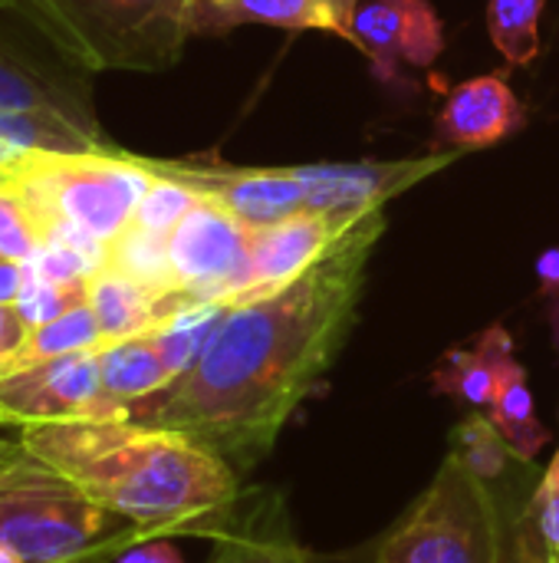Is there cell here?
I'll return each instance as SVG.
<instances>
[{"mask_svg": "<svg viewBox=\"0 0 559 563\" xmlns=\"http://www.w3.org/2000/svg\"><path fill=\"white\" fill-rule=\"evenodd\" d=\"M382 234L379 208L283 290L231 307L201 360L168 389L128 406V419L201 442L241 478L254 472L343 353Z\"/></svg>", "mask_w": 559, "mask_h": 563, "instance_id": "cell-1", "label": "cell"}, {"mask_svg": "<svg viewBox=\"0 0 559 563\" xmlns=\"http://www.w3.org/2000/svg\"><path fill=\"white\" fill-rule=\"evenodd\" d=\"M16 442L99 508L155 538H217L244 498L241 475L221 455L132 419L23 426Z\"/></svg>", "mask_w": 559, "mask_h": 563, "instance_id": "cell-2", "label": "cell"}, {"mask_svg": "<svg viewBox=\"0 0 559 563\" xmlns=\"http://www.w3.org/2000/svg\"><path fill=\"white\" fill-rule=\"evenodd\" d=\"M148 538L23 445L0 462V548L20 563H105Z\"/></svg>", "mask_w": 559, "mask_h": 563, "instance_id": "cell-3", "label": "cell"}, {"mask_svg": "<svg viewBox=\"0 0 559 563\" xmlns=\"http://www.w3.org/2000/svg\"><path fill=\"white\" fill-rule=\"evenodd\" d=\"M86 73H158L181 59L191 0H20Z\"/></svg>", "mask_w": 559, "mask_h": 563, "instance_id": "cell-4", "label": "cell"}, {"mask_svg": "<svg viewBox=\"0 0 559 563\" xmlns=\"http://www.w3.org/2000/svg\"><path fill=\"white\" fill-rule=\"evenodd\" d=\"M30 205L36 228L46 218H69L105 244L125 231L138 201L155 181L145 155L109 145L99 148H36L0 172Z\"/></svg>", "mask_w": 559, "mask_h": 563, "instance_id": "cell-5", "label": "cell"}, {"mask_svg": "<svg viewBox=\"0 0 559 563\" xmlns=\"http://www.w3.org/2000/svg\"><path fill=\"white\" fill-rule=\"evenodd\" d=\"M369 563H501L488 488L448 452L432 485L376 541Z\"/></svg>", "mask_w": 559, "mask_h": 563, "instance_id": "cell-6", "label": "cell"}, {"mask_svg": "<svg viewBox=\"0 0 559 563\" xmlns=\"http://www.w3.org/2000/svg\"><path fill=\"white\" fill-rule=\"evenodd\" d=\"M89 76L20 0H0V112L59 119L102 142Z\"/></svg>", "mask_w": 559, "mask_h": 563, "instance_id": "cell-7", "label": "cell"}, {"mask_svg": "<svg viewBox=\"0 0 559 563\" xmlns=\"http://www.w3.org/2000/svg\"><path fill=\"white\" fill-rule=\"evenodd\" d=\"M0 419L3 426L23 429L43 422L128 419V409L105 393L99 350H82L0 376Z\"/></svg>", "mask_w": 559, "mask_h": 563, "instance_id": "cell-8", "label": "cell"}, {"mask_svg": "<svg viewBox=\"0 0 559 563\" xmlns=\"http://www.w3.org/2000/svg\"><path fill=\"white\" fill-rule=\"evenodd\" d=\"M254 231L217 201L201 198L168 238L178 290L191 300L237 303L247 284Z\"/></svg>", "mask_w": 559, "mask_h": 563, "instance_id": "cell-9", "label": "cell"}, {"mask_svg": "<svg viewBox=\"0 0 559 563\" xmlns=\"http://www.w3.org/2000/svg\"><path fill=\"white\" fill-rule=\"evenodd\" d=\"M461 152H432L422 158H399V162H320V165H297V178L306 191V208L329 214L343 228L359 221L369 211L385 208L395 195L409 191L412 185L438 175L441 168L455 165Z\"/></svg>", "mask_w": 559, "mask_h": 563, "instance_id": "cell-10", "label": "cell"}, {"mask_svg": "<svg viewBox=\"0 0 559 563\" xmlns=\"http://www.w3.org/2000/svg\"><path fill=\"white\" fill-rule=\"evenodd\" d=\"M152 172L171 175L201 198L217 201L250 231L270 228L306 208L303 181L293 168H237L217 158H145Z\"/></svg>", "mask_w": 559, "mask_h": 563, "instance_id": "cell-11", "label": "cell"}, {"mask_svg": "<svg viewBox=\"0 0 559 563\" xmlns=\"http://www.w3.org/2000/svg\"><path fill=\"white\" fill-rule=\"evenodd\" d=\"M346 228L333 221L329 214L320 211H297L293 218H283L270 228L254 231L250 241V267H247V284L244 294L237 297L234 307L270 297L303 277L343 234Z\"/></svg>", "mask_w": 559, "mask_h": 563, "instance_id": "cell-12", "label": "cell"}, {"mask_svg": "<svg viewBox=\"0 0 559 563\" xmlns=\"http://www.w3.org/2000/svg\"><path fill=\"white\" fill-rule=\"evenodd\" d=\"M527 112L507 73H484L455 86L435 119V152H474L511 139Z\"/></svg>", "mask_w": 559, "mask_h": 563, "instance_id": "cell-13", "label": "cell"}, {"mask_svg": "<svg viewBox=\"0 0 559 563\" xmlns=\"http://www.w3.org/2000/svg\"><path fill=\"white\" fill-rule=\"evenodd\" d=\"M362 0H191V36H221L234 26L264 23L283 30H320L356 43V10Z\"/></svg>", "mask_w": 559, "mask_h": 563, "instance_id": "cell-14", "label": "cell"}, {"mask_svg": "<svg viewBox=\"0 0 559 563\" xmlns=\"http://www.w3.org/2000/svg\"><path fill=\"white\" fill-rule=\"evenodd\" d=\"M214 541L217 548L208 563H310L293 538L280 495H257L254 505L241 498L234 518Z\"/></svg>", "mask_w": 559, "mask_h": 563, "instance_id": "cell-15", "label": "cell"}, {"mask_svg": "<svg viewBox=\"0 0 559 563\" xmlns=\"http://www.w3.org/2000/svg\"><path fill=\"white\" fill-rule=\"evenodd\" d=\"M481 485L488 488L494 505L501 563H554V551L534 511V492L540 485L537 462L514 459L507 472Z\"/></svg>", "mask_w": 559, "mask_h": 563, "instance_id": "cell-16", "label": "cell"}, {"mask_svg": "<svg viewBox=\"0 0 559 563\" xmlns=\"http://www.w3.org/2000/svg\"><path fill=\"white\" fill-rule=\"evenodd\" d=\"M511 356H514V340L501 323H494L471 346H455L441 356V363L432 373V389L438 396L461 399L471 409H488L501 369Z\"/></svg>", "mask_w": 559, "mask_h": 563, "instance_id": "cell-17", "label": "cell"}, {"mask_svg": "<svg viewBox=\"0 0 559 563\" xmlns=\"http://www.w3.org/2000/svg\"><path fill=\"white\" fill-rule=\"evenodd\" d=\"M86 303L96 313V323L102 330V346L145 336L161 320V300L138 287L135 280L102 267L86 284Z\"/></svg>", "mask_w": 559, "mask_h": 563, "instance_id": "cell-18", "label": "cell"}, {"mask_svg": "<svg viewBox=\"0 0 559 563\" xmlns=\"http://www.w3.org/2000/svg\"><path fill=\"white\" fill-rule=\"evenodd\" d=\"M99 366H102L105 393L115 402H122L125 409L175 383L148 333L132 336V340H119V343H105L99 350Z\"/></svg>", "mask_w": 559, "mask_h": 563, "instance_id": "cell-19", "label": "cell"}, {"mask_svg": "<svg viewBox=\"0 0 559 563\" xmlns=\"http://www.w3.org/2000/svg\"><path fill=\"white\" fill-rule=\"evenodd\" d=\"M491 422L497 426V432L507 439V445L524 459V462H537V455L544 452V445L550 442L547 426L537 419V402L527 383L524 366L517 363V356H511L501 369L494 399L488 406Z\"/></svg>", "mask_w": 559, "mask_h": 563, "instance_id": "cell-20", "label": "cell"}, {"mask_svg": "<svg viewBox=\"0 0 559 563\" xmlns=\"http://www.w3.org/2000/svg\"><path fill=\"white\" fill-rule=\"evenodd\" d=\"M227 303L221 300H201V303H185L178 307L175 313H168L148 336L155 340L171 379L185 376L198 360L201 353L208 350V343L214 340L217 327L224 323L227 317Z\"/></svg>", "mask_w": 559, "mask_h": 563, "instance_id": "cell-21", "label": "cell"}, {"mask_svg": "<svg viewBox=\"0 0 559 563\" xmlns=\"http://www.w3.org/2000/svg\"><path fill=\"white\" fill-rule=\"evenodd\" d=\"M105 267L135 280L138 287H145L148 294H155L158 300L181 294L178 280H175V267H171V254H168V238L145 231L138 224H128L125 231H119L109 247H105Z\"/></svg>", "mask_w": 559, "mask_h": 563, "instance_id": "cell-22", "label": "cell"}, {"mask_svg": "<svg viewBox=\"0 0 559 563\" xmlns=\"http://www.w3.org/2000/svg\"><path fill=\"white\" fill-rule=\"evenodd\" d=\"M405 3L409 0H362L356 10V46L369 56L379 82L402 79Z\"/></svg>", "mask_w": 559, "mask_h": 563, "instance_id": "cell-23", "label": "cell"}, {"mask_svg": "<svg viewBox=\"0 0 559 563\" xmlns=\"http://www.w3.org/2000/svg\"><path fill=\"white\" fill-rule=\"evenodd\" d=\"M82 350H102V330H99L89 303H79L69 313H63L43 327H33L7 373L23 369V366H36V363L56 360V356L82 353Z\"/></svg>", "mask_w": 559, "mask_h": 563, "instance_id": "cell-24", "label": "cell"}, {"mask_svg": "<svg viewBox=\"0 0 559 563\" xmlns=\"http://www.w3.org/2000/svg\"><path fill=\"white\" fill-rule=\"evenodd\" d=\"M99 145L105 142H96L59 119L0 112V172L36 148H99Z\"/></svg>", "mask_w": 559, "mask_h": 563, "instance_id": "cell-25", "label": "cell"}, {"mask_svg": "<svg viewBox=\"0 0 559 563\" xmlns=\"http://www.w3.org/2000/svg\"><path fill=\"white\" fill-rule=\"evenodd\" d=\"M448 452L461 459V465L478 478V482H491L501 472H507L514 465V459H521L507 439L497 432V426L491 422L488 412H471L468 419H461L451 435H448Z\"/></svg>", "mask_w": 559, "mask_h": 563, "instance_id": "cell-26", "label": "cell"}, {"mask_svg": "<svg viewBox=\"0 0 559 563\" xmlns=\"http://www.w3.org/2000/svg\"><path fill=\"white\" fill-rule=\"evenodd\" d=\"M547 0H488V33L511 66H530L540 53V13Z\"/></svg>", "mask_w": 559, "mask_h": 563, "instance_id": "cell-27", "label": "cell"}, {"mask_svg": "<svg viewBox=\"0 0 559 563\" xmlns=\"http://www.w3.org/2000/svg\"><path fill=\"white\" fill-rule=\"evenodd\" d=\"M198 201H201V195H198L194 188H188L185 181H178V178H171V175L155 172V181H152V188L145 191V198L138 201L132 224L171 238V231L181 224V218H185Z\"/></svg>", "mask_w": 559, "mask_h": 563, "instance_id": "cell-28", "label": "cell"}, {"mask_svg": "<svg viewBox=\"0 0 559 563\" xmlns=\"http://www.w3.org/2000/svg\"><path fill=\"white\" fill-rule=\"evenodd\" d=\"M86 284H53V280H43L26 264V280H23V290H20L13 307L26 320V327L33 330V327H43V323L69 313L72 307L86 303Z\"/></svg>", "mask_w": 559, "mask_h": 563, "instance_id": "cell-29", "label": "cell"}, {"mask_svg": "<svg viewBox=\"0 0 559 563\" xmlns=\"http://www.w3.org/2000/svg\"><path fill=\"white\" fill-rule=\"evenodd\" d=\"M40 247V228L26 198L0 178V257L26 264Z\"/></svg>", "mask_w": 559, "mask_h": 563, "instance_id": "cell-30", "label": "cell"}, {"mask_svg": "<svg viewBox=\"0 0 559 563\" xmlns=\"http://www.w3.org/2000/svg\"><path fill=\"white\" fill-rule=\"evenodd\" d=\"M445 46L441 36V20L432 10L428 0H409L405 3V43H402V59L409 66H432Z\"/></svg>", "mask_w": 559, "mask_h": 563, "instance_id": "cell-31", "label": "cell"}, {"mask_svg": "<svg viewBox=\"0 0 559 563\" xmlns=\"http://www.w3.org/2000/svg\"><path fill=\"white\" fill-rule=\"evenodd\" d=\"M26 264L43 280H53V284H86L92 274H99L79 251H72L59 241H43Z\"/></svg>", "mask_w": 559, "mask_h": 563, "instance_id": "cell-32", "label": "cell"}, {"mask_svg": "<svg viewBox=\"0 0 559 563\" xmlns=\"http://www.w3.org/2000/svg\"><path fill=\"white\" fill-rule=\"evenodd\" d=\"M534 511H537V521L550 551L559 554V445L550 468L540 475V485L534 492Z\"/></svg>", "mask_w": 559, "mask_h": 563, "instance_id": "cell-33", "label": "cell"}, {"mask_svg": "<svg viewBox=\"0 0 559 563\" xmlns=\"http://www.w3.org/2000/svg\"><path fill=\"white\" fill-rule=\"evenodd\" d=\"M26 336H30V327L16 313V307L0 303V376H7V369L16 360L20 346L26 343Z\"/></svg>", "mask_w": 559, "mask_h": 563, "instance_id": "cell-34", "label": "cell"}, {"mask_svg": "<svg viewBox=\"0 0 559 563\" xmlns=\"http://www.w3.org/2000/svg\"><path fill=\"white\" fill-rule=\"evenodd\" d=\"M115 563H185L181 551L165 541V538H148V541H138L132 544L128 551H122Z\"/></svg>", "mask_w": 559, "mask_h": 563, "instance_id": "cell-35", "label": "cell"}, {"mask_svg": "<svg viewBox=\"0 0 559 563\" xmlns=\"http://www.w3.org/2000/svg\"><path fill=\"white\" fill-rule=\"evenodd\" d=\"M23 280H26V264L0 257V303L13 307L23 290Z\"/></svg>", "mask_w": 559, "mask_h": 563, "instance_id": "cell-36", "label": "cell"}, {"mask_svg": "<svg viewBox=\"0 0 559 563\" xmlns=\"http://www.w3.org/2000/svg\"><path fill=\"white\" fill-rule=\"evenodd\" d=\"M537 284H540V294L550 297L559 307V244L540 254V261H537Z\"/></svg>", "mask_w": 559, "mask_h": 563, "instance_id": "cell-37", "label": "cell"}, {"mask_svg": "<svg viewBox=\"0 0 559 563\" xmlns=\"http://www.w3.org/2000/svg\"><path fill=\"white\" fill-rule=\"evenodd\" d=\"M16 449H20V442H7V439H0V462H7Z\"/></svg>", "mask_w": 559, "mask_h": 563, "instance_id": "cell-38", "label": "cell"}, {"mask_svg": "<svg viewBox=\"0 0 559 563\" xmlns=\"http://www.w3.org/2000/svg\"><path fill=\"white\" fill-rule=\"evenodd\" d=\"M0 563H20V561H16V558H13L10 551H3V548H0Z\"/></svg>", "mask_w": 559, "mask_h": 563, "instance_id": "cell-39", "label": "cell"}, {"mask_svg": "<svg viewBox=\"0 0 559 563\" xmlns=\"http://www.w3.org/2000/svg\"><path fill=\"white\" fill-rule=\"evenodd\" d=\"M554 563H559V554H554Z\"/></svg>", "mask_w": 559, "mask_h": 563, "instance_id": "cell-40", "label": "cell"}, {"mask_svg": "<svg viewBox=\"0 0 559 563\" xmlns=\"http://www.w3.org/2000/svg\"><path fill=\"white\" fill-rule=\"evenodd\" d=\"M0 426H3V419H0Z\"/></svg>", "mask_w": 559, "mask_h": 563, "instance_id": "cell-41", "label": "cell"}]
</instances>
